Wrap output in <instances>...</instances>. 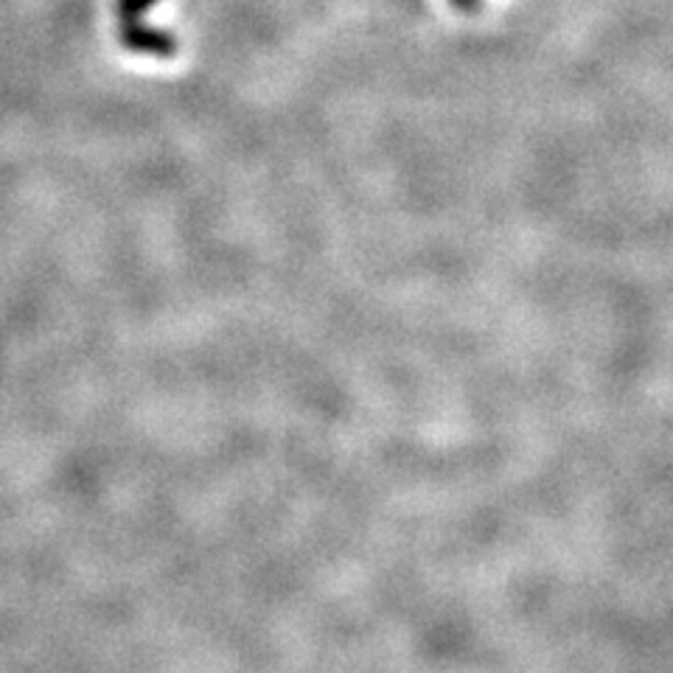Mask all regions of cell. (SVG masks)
<instances>
[{
	"instance_id": "cell-1",
	"label": "cell",
	"mask_w": 673,
	"mask_h": 673,
	"mask_svg": "<svg viewBox=\"0 0 673 673\" xmlns=\"http://www.w3.org/2000/svg\"><path fill=\"white\" fill-rule=\"evenodd\" d=\"M121 43L138 54H155L169 56L174 54V40L161 29H149L143 20H132V23H121Z\"/></svg>"
},
{
	"instance_id": "cell-2",
	"label": "cell",
	"mask_w": 673,
	"mask_h": 673,
	"mask_svg": "<svg viewBox=\"0 0 673 673\" xmlns=\"http://www.w3.org/2000/svg\"><path fill=\"white\" fill-rule=\"evenodd\" d=\"M158 0H118V20L121 23H132V20H143V14L155 7Z\"/></svg>"
},
{
	"instance_id": "cell-3",
	"label": "cell",
	"mask_w": 673,
	"mask_h": 673,
	"mask_svg": "<svg viewBox=\"0 0 673 673\" xmlns=\"http://www.w3.org/2000/svg\"><path fill=\"white\" fill-rule=\"evenodd\" d=\"M452 3H455V7H460V9H475L477 7V0H452Z\"/></svg>"
}]
</instances>
